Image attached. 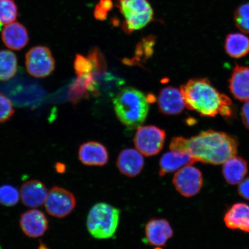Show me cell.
Returning <instances> with one entry per match:
<instances>
[{
    "label": "cell",
    "mask_w": 249,
    "mask_h": 249,
    "mask_svg": "<svg viewBox=\"0 0 249 249\" xmlns=\"http://www.w3.org/2000/svg\"><path fill=\"white\" fill-rule=\"evenodd\" d=\"M170 148L186 152L196 161L218 165L237 154L238 142L225 133L210 130L190 139L176 137L171 140Z\"/></svg>",
    "instance_id": "obj_1"
},
{
    "label": "cell",
    "mask_w": 249,
    "mask_h": 249,
    "mask_svg": "<svg viewBox=\"0 0 249 249\" xmlns=\"http://www.w3.org/2000/svg\"><path fill=\"white\" fill-rule=\"evenodd\" d=\"M180 89L189 110L197 111L205 117H214L217 114L231 116V99L218 91L208 79L190 80Z\"/></svg>",
    "instance_id": "obj_2"
},
{
    "label": "cell",
    "mask_w": 249,
    "mask_h": 249,
    "mask_svg": "<svg viewBox=\"0 0 249 249\" xmlns=\"http://www.w3.org/2000/svg\"><path fill=\"white\" fill-rule=\"evenodd\" d=\"M113 104L118 119L130 129L141 125L147 118L148 101L138 89L131 87L123 89L114 99Z\"/></svg>",
    "instance_id": "obj_3"
},
{
    "label": "cell",
    "mask_w": 249,
    "mask_h": 249,
    "mask_svg": "<svg viewBox=\"0 0 249 249\" xmlns=\"http://www.w3.org/2000/svg\"><path fill=\"white\" fill-rule=\"evenodd\" d=\"M120 217L119 209L105 202H99L93 205L89 211L87 229L95 239L110 238L117 231Z\"/></svg>",
    "instance_id": "obj_4"
},
{
    "label": "cell",
    "mask_w": 249,
    "mask_h": 249,
    "mask_svg": "<svg viewBox=\"0 0 249 249\" xmlns=\"http://www.w3.org/2000/svg\"><path fill=\"white\" fill-rule=\"evenodd\" d=\"M122 15L121 27L127 34L147 26L154 21V12L148 0H115Z\"/></svg>",
    "instance_id": "obj_5"
},
{
    "label": "cell",
    "mask_w": 249,
    "mask_h": 249,
    "mask_svg": "<svg viewBox=\"0 0 249 249\" xmlns=\"http://www.w3.org/2000/svg\"><path fill=\"white\" fill-rule=\"evenodd\" d=\"M27 72L37 79H43L50 75L55 70V62L48 47L36 46L31 48L26 54Z\"/></svg>",
    "instance_id": "obj_6"
},
{
    "label": "cell",
    "mask_w": 249,
    "mask_h": 249,
    "mask_svg": "<svg viewBox=\"0 0 249 249\" xmlns=\"http://www.w3.org/2000/svg\"><path fill=\"white\" fill-rule=\"evenodd\" d=\"M166 133L155 126H140L134 138L137 150L145 157L158 155L163 149Z\"/></svg>",
    "instance_id": "obj_7"
},
{
    "label": "cell",
    "mask_w": 249,
    "mask_h": 249,
    "mask_svg": "<svg viewBox=\"0 0 249 249\" xmlns=\"http://www.w3.org/2000/svg\"><path fill=\"white\" fill-rule=\"evenodd\" d=\"M76 202L72 193L61 187L54 186L48 192L44 204L50 215L62 219L71 213Z\"/></svg>",
    "instance_id": "obj_8"
},
{
    "label": "cell",
    "mask_w": 249,
    "mask_h": 249,
    "mask_svg": "<svg viewBox=\"0 0 249 249\" xmlns=\"http://www.w3.org/2000/svg\"><path fill=\"white\" fill-rule=\"evenodd\" d=\"M173 183L179 194L185 197H191L200 192L203 186V177L197 168L186 165L174 174Z\"/></svg>",
    "instance_id": "obj_9"
},
{
    "label": "cell",
    "mask_w": 249,
    "mask_h": 249,
    "mask_svg": "<svg viewBox=\"0 0 249 249\" xmlns=\"http://www.w3.org/2000/svg\"><path fill=\"white\" fill-rule=\"evenodd\" d=\"M20 226L24 234L30 238H39L49 229L48 220L45 214L38 210L27 211L21 214Z\"/></svg>",
    "instance_id": "obj_10"
},
{
    "label": "cell",
    "mask_w": 249,
    "mask_h": 249,
    "mask_svg": "<svg viewBox=\"0 0 249 249\" xmlns=\"http://www.w3.org/2000/svg\"><path fill=\"white\" fill-rule=\"evenodd\" d=\"M159 109L166 116H177L186 107L180 89L167 87L161 90L158 98Z\"/></svg>",
    "instance_id": "obj_11"
},
{
    "label": "cell",
    "mask_w": 249,
    "mask_h": 249,
    "mask_svg": "<svg viewBox=\"0 0 249 249\" xmlns=\"http://www.w3.org/2000/svg\"><path fill=\"white\" fill-rule=\"evenodd\" d=\"M145 233L148 244L157 247H164L174 235L172 227L167 220L156 218L146 224Z\"/></svg>",
    "instance_id": "obj_12"
},
{
    "label": "cell",
    "mask_w": 249,
    "mask_h": 249,
    "mask_svg": "<svg viewBox=\"0 0 249 249\" xmlns=\"http://www.w3.org/2000/svg\"><path fill=\"white\" fill-rule=\"evenodd\" d=\"M116 165L121 174L133 178L141 173L144 166V159L136 149H124L118 155Z\"/></svg>",
    "instance_id": "obj_13"
},
{
    "label": "cell",
    "mask_w": 249,
    "mask_h": 249,
    "mask_svg": "<svg viewBox=\"0 0 249 249\" xmlns=\"http://www.w3.org/2000/svg\"><path fill=\"white\" fill-rule=\"evenodd\" d=\"M1 39L8 48L12 51H19L29 43V35L24 25L14 21L3 27Z\"/></svg>",
    "instance_id": "obj_14"
},
{
    "label": "cell",
    "mask_w": 249,
    "mask_h": 249,
    "mask_svg": "<svg viewBox=\"0 0 249 249\" xmlns=\"http://www.w3.org/2000/svg\"><path fill=\"white\" fill-rule=\"evenodd\" d=\"M48 192L44 183L39 180H27L21 185L20 197L25 206L37 208L45 204Z\"/></svg>",
    "instance_id": "obj_15"
},
{
    "label": "cell",
    "mask_w": 249,
    "mask_h": 249,
    "mask_svg": "<svg viewBox=\"0 0 249 249\" xmlns=\"http://www.w3.org/2000/svg\"><path fill=\"white\" fill-rule=\"evenodd\" d=\"M79 159L87 166H103L108 161L107 149L100 142H89L80 145Z\"/></svg>",
    "instance_id": "obj_16"
},
{
    "label": "cell",
    "mask_w": 249,
    "mask_h": 249,
    "mask_svg": "<svg viewBox=\"0 0 249 249\" xmlns=\"http://www.w3.org/2000/svg\"><path fill=\"white\" fill-rule=\"evenodd\" d=\"M229 87L238 100L249 101V68L236 65L229 80Z\"/></svg>",
    "instance_id": "obj_17"
},
{
    "label": "cell",
    "mask_w": 249,
    "mask_h": 249,
    "mask_svg": "<svg viewBox=\"0 0 249 249\" xmlns=\"http://www.w3.org/2000/svg\"><path fill=\"white\" fill-rule=\"evenodd\" d=\"M224 221L230 229L249 232V205L242 202L233 204L226 212Z\"/></svg>",
    "instance_id": "obj_18"
},
{
    "label": "cell",
    "mask_w": 249,
    "mask_h": 249,
    "mask_svg": "<svg viewBox=\"0 0 249 249\" xmlns=\"http://www.w3.org/2000/svg\"><path fill=\"white\" fill-rule=\"evenodd\" d=\"M196 162L191 155L186 152L171 151L164 154L160 161V177H164L166 174L178 170L186 165L192 164Z\"/></svg>",
    "instance_id": "obj_19"
},
{
    "label": "cell",
    "mask_w": 249,
    "mask_h": 249,
    "mask_svg": "<svg viewBox=\"0 0 249 249\" xmlns=\"http://www.w3.org/2000/svg\"><path fill=\"white\" fill-rule=\"evenodd\" d=\"M248 171L247 161L244 158L233 156L223 163L222 173L226 182L235 185L240 183Z\"/></svg>",
    "instance_id": "obj_20"
},
{
    "label": "cell",
    "mask_w": 249,
    "mask_h": 249,
    "mask_svg": "<svg viewBox=\"0 0 249 249\" xmlns=\"http://www.w3.org/2000/svg\"><path fill=\"white\" fill-rule=\"evenodd\" d=\"M225 49L230 57L235 58L244 57L249 53V38L244 34H230L226 37Z\"/></svg>",
    "instance_id": "obj_21"
},
{
    "label": "cell",
    "mask_w": 249,
    "mask_h": 249,
    "mask_svg": "<svg viewBox=\"0 0 249 249\" xmlns=\"http://www.w3.org/2000/svg\"><path fill=\"white\" fill-rule=\"evenodd\" d=\"M18 69L17 55L11 51H0V81H7L14 77Z\"/></svg>",
    "instance_id": "obj_22"
},
{
    "label": "cell",
    "mask_w": 249,
    "mask_h": 249,
    "mask_svg": "<svg viewBox=\"0 0 249 249\" xmlns=\"http://www.w3.org/2000/svg\"><path fill=\"white\" fill-rule=\"evenodd\" d=\"M18 17V8L14 0H0V30L14 22Z\"/></svg>",
    "instance_id": "obj_23"
},
{
    "label": "cell",
    "mask_w": 249,
    "mask_h": 249,
    "mask_svg": "<svg viewBox=\"0 0 249 249\" xmlns=\"http://www.w3.org/2000/svg\"><path fill=\"white\" fill-rule=\"evenodd\" d=\"M20 192L11 185L0 186V204L3 206L11 207L18 204L19 200Z\"/></svg>",
    "instance_id": "obj_24"
},
{
    "label": "cell",
    "mask_w": 249,
    "mask_h": 249,
    "mask_svg": "<svg viewBox=\"0 0 249 249\" xmlns=\"http://www.w3.org/2000/svg\"><path fill=\"white\" fill-rule=\"evenodd\" d=\"M235 23L242 32L249 34V3L239 5L234 13Z\"/></svg>",
    "instance_id": "obj_25"
},
{
    "label": "cell",
    "mask_w": 249,
    "mask_h": 249,
    "mask_svg": "<svg viewBox=\"0 0 249 249\" xmlns=\"http://www.w3.org/2000/svg\"><path fill=\"white\" fill-rule=\"evenodd\" d=\"M74 68L78 76L94 74V68L88 57L77 54L74 61Z\"/></svg>",
    "instance_id": "obj_26"
},
{
    "label": "cell",
    "mask_w": 249,
    "mask_h": 249,
    "mask_svg": "<svg viewBox=\"0 0 249 249\" xmlns=\"http://www.w3.org/2000/svg\"><path fill=\"white\" fill-rule=\"evenodd\" d=\"M14 113L15 109L10 99L0 93V124L10 120Z\"/></svg>",
    "instance_id": "obj_27"
},
{
    "label": "cell",
    "mask_w": 249,
    "mask_h": 249,
    "mask_svg": "<svg viewBox=\"0 0 249 249\" xmlns=\"http://www.w3.org/2000/svg\"><path fill=\"white\" fill-rule=\"evenodd\" d=\"M155 43L154 37L148 36L143 39L137 46V57L141 58L142 55H145L146 58H148L153 52V47Z\"/></svg>",
    "instance_id": "obj_28"
},
{
    "label": "cell",
    "mask_w": 249,
    "mask_h": 249,
    "mask_svg": "<svg viewBox=\"0 0 249 249\" xmlns=\"http://www.w3.org/2000/svg\"><path fill=\"white\" fill-rule=\"evenodd\" d=\"M238 191L242 197L249 200V177L239 183Z\"/></svg>",
    "instance_id": "obj_29"
},
{
    "label": "cell",
    "mask_w": 249,
    "mask_h": 249,
    "mask_svg": "<svg viewBox=\"0 0 249 249\" xmlns=\"http://www.w3.org/2000/svg\"><path fill=\"white\" fill-rule=\"evenodd\" d=\"M242 119L246 127L249 129V101L243 106L241 111Z\"/></svg>",
    "instance_id": "obj_30"
},
{
    "label": "cell",
    "mask_w": 249,
    "mask_h": 249,
    "mask_svg": "<svg viewBox=\"0 0 249 249\" xmlns=\"http://www.w3.org/2000/svg\"><path fill=\"white\" fill-rule=\"evenodd\" d=\"M108 12L105 11L98 4L96 5L94 10V17L99 20H104L107 18Z\"/></svg>",
    "instance_id": "obj_31"
},
{
    "label": "cell",
    "mask_w": 249,
    "mask_h": 249,
    "mask_svg": "<svg viewBox=\"0 0 249 249\" xmlns=\"http://www.w3.org/2000/svg\"><path fill=\"white\" fill-rule=\"evenodd\" d=\"M55 169L58 173H64L66 171V166L63 163H57L56 164Z\"/></svg>",
    "instance_id": "obj_32"
},
{
    "label": "cell",
    "mask_w": 249,
    "mask_h": 249,
    "mask_svg": "<svg viewBox=\"0 0 249 249\" xmlns=\"http://www.w3.org/2000/svg\"><path fill=\"white\" fill-rule=\"evenodd\" d=\"M39 249H48L47 248L46 246H45L44 245H42L40 246Z\"/></svg>",
    "instance_id": "obj_33"
},
{
    "label": "cell",
    "mask_w": 249,
    "mask_h": 249,
    "mask_svg": "<svg viewBox=\"0 0 249 249\" xmlns=\"http://www.w3.org/2000/svg\"><path fill=\"white\" fill-rule=\"evenodd\" d=\"M155 249H161L160 247H157V248H155Z\"/></svg>",
    "instance_id": "obj_34"
}]
</instances>
